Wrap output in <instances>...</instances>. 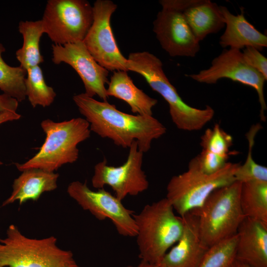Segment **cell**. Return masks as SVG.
Segmentation results:
<instances>
[{"mask_svg":"<svg viewBox=\"0 0 267 267\" xmlns=\"http://www.w3.org/2000/svg\"><path fill=\"white\" fill-rule=\"evenodd\" d=\"M73 99L90 131L117 146L129 148L136 141L139 149L145 153L152 141L166 132V127L153 116L123 112L107 101H98L85 93L75 95Z\"/></svg>","mask_w":267,"mask_h":267,"instance_id":"obj_1","label":"cell"},{"mask_svg":"<svg viewBox=\"0 0 267 267\" xmlns=\"http://www.w3.org/2000/svg\"><path fill=\"white\" fill-rule=\"evenodd\" d=\"M127 69L141 75L151 88L160 94L168 103L172 120L179 130L198 131L214 117L215 111L206 105L204 109L193 107L186 104L165 75L161 60L147 52L129 54Z\"/></svg>","mask_w":267,"mask_h":267,"instance_id":"obj_2","label":"cell"},{"mask_svg":"<svg viewBox=\"0 0 267 267\" xmlns=\"http://www.w3.org/2000/svg\"><path fill=\"white\" fill-rule=\"evenodd\" d=\"M134 218L141 261L159 265L165 254L180 238L183 223L169 201L163 198L146 205Z\"/></svg>","mask_w":267,"mask_h":267,"instance_id":"obj_3","label":"cell"},{"mask_svg":"<svg viewBox=\"0 0 267 267\" xmlns=\"http://www.w3.org/2000/svg\"><path fill=\"white\" fill-rule=\"evenodd\" d=\"M41 126L45 134V140L31 159L15 164L21 172L39 169L54 172L64 164L74 163L79 157L78 145L90 136L89 123L80 117L59 122L46 119Z\"/></svg>","mask_w":267,"mask_h":267,"instance_id":"obj_4","label":"cell"},{"mask_svg":"<svg viewBox=\"0 0 267 267\" xmlns=\"http://www.w3.org/2000/svg\"><path fill=\"white\" fill-rule=\"evenodd\" d=\"M51 236L42 239L29 238L14 224L0 238V267H82L71 251L57 246Z\"/></svg>","mask_w":267,"mask_h":267,"instance_id":"obj_5","label":"cell"},{"mask_svg":"<svg viewBox=\"0 0 267 267\" xmlns=\"http://www.w3.org/2000/svg\"><path fill=\"white\" fill-rule=\"evenodd\" d=\"M241 187V183L235 181L220 187L200 208L191 210L198 217L200 237L208 248L237 234L245 218L240 203Z\"/></svg>","mask_w":267,"mask_h":267,"instance_id":"obj_6","label":"cell"},{"mask_svg":"<svg viewBox=\"0 0 267 267\" xmlns=\"http://www.w3.org/2000/svg\"><path fill=\"white\" fill-rule=\"evenodd\" d=\"M240 165L228 162L222 169L211 175L188 165L187 171L170 179L165 198L181 217L200 208L216 189L234 182L235 174Z\"/></svg>","mask_w":267,"mask_h":267,"instance_id":"obj_7","label":"cell"},{"mask_svg":"<svg viewBox=\"0 0 267 267\" xmlns=\"http://www.w3.org/2000/svg\"><path fill=\"white\" fill-rule=\"evenodd\" d=\"M93 8L85 0H48L43 18L44 33L54 44L83 41L93 22Z\"/></svg>","mask_w":267,"mask_h":267,"instance_id":"obj_8","label":"cell"},{"mask_svg":"<svg viewBox=\"0 0 267 267\" xmlns=\"http://www.w3.org/2000/svg\"><path fill=\"white\" fill-rule=\"evenodd\" d=\"M67 191L80 206L97 220H110L120 235L135 237L137 227L133 216L134 212L126 208L115 196L104 188L92 190L87 181H73L68 185Z\"/></svg>","mask_w":267,"mask_h":267,"instance_id":"obj_9","label":"cell"},{"mask_svg":"<svg viewBox=\"0 0 267 267\" xmlns=\"http://www.w3.org/2000/svg\"><path fill=\"white\" fill-rule=\"evenodd\" d=\"M143 153L134 141L129 147L126 162L122 165H108L105 159L98 163L94 168L92 186L98 189L110 186L121 201L128 195L136 196L145 191L148 188L149 181L142 168Z\"/></svg>","mask_w":267,"mask_h":267,"instance_id":"obj_10","label":"cell"},{"mask_svg":"<svg viewBox=\"0 0 267 267\" xmlns=\"http://www.w3.org/2000/svg\"><path fill=\"white\" fill-rule=\"evenodd\" d=\"M93 19L83 43L95 61L108 71L127 72V58L121 52L111 26V17L117 5L110 0H97Z\"/></svg>","mask_w":267,"mask_h":267,"instance_id":"obj_11","label":"cell"},{"mask_svg":"<svg viewBox=\"0 0 267 267\" xmlns=\"http://www.w3.org/2000/svg\"><path fill=\"white\" fill-rule=\"evenodd\" d=\"M186 76L197 82L207 84H216L221 79H229L253 88L258 94L260 104L261 119L266 121L265 112L267 108L264 86L267 80L246 63L240 50L224 49L213 59L209 68Z\"/></svg>","mask_w":267,"mask_h":267,"instance_id":"obj_12","label":"cell"},{"mask_svg":"<svg viewBox=\"0 0 267 267\" xmlns=\"http://www.w3.org/2000/svg\"><path fill=\"white\" fill-rule=\"evenodd\" d=\"M162 9L153 21V32L162 48L171 56L194 57L200 50L177 0H161Z\"/></svg>","mask_w":267,"mask_h":267,"instance_id":"obj_13","label":"cell"},{"mask_svg":"<svg viewBox=\"0 0 267 267\" xmlns=\"http://www.w3.org/2000/svg\"><path fill=\"white\" fill-rule=\"evenodd\" d=\"M52 61L55 64L65 63L71 66L83 82L85 93L97 95L103 101L108 98L105 85L108 84L109 71L93 58L83 41L64 45H52Z\"/></svg>","mask_w":267,"mask_h":267,"instance_id":"obj_14","label":"cell"},{"mask_svg":"<svg viewBox=\"0 0 267 267\" xmlns=\"http://www.w3.org/2000/svg\"><path fill=\"white\" fill-rule=\"evenodd\" d=\"M181 218L182 234L164 256L159 267H198L209 249L200 237L198 216L190 211Z\"/></svg>","mask_w":267,"mask_h":267,"instance_id":"obj_15","label":"cell"},{"mask_svg":"<svg viewBox=\"0 0 267 267\" xmlns=\"http://www.w3.org/2000/svg\"><path fill=\"white\" fill-rule=\"evenodd\" d=\"M237 236L235 259L250 267H267V225L245 218Z\"/></svg>","mask_w":267,"mask_h":267,"instance_id":"obj_16","label":"cell"},{"mask_svg":"<svg viewBox=\"0 0 267 267\" xmlns=\"http://www.w3.org/2000/svg\"><path fill=\"white\" fill-rule=\"evenodd\" d=\"M193 34L200 42L225 27L220 6L210 0H177Z\"/></svg>","mask_w":267,"mask_h":267,"instance_id":"obj_17","label":"cell"},{"mask_svg":"<svg viewBox=\"0 0 267 267\" xmlns=\"http://www.w3.org/2000/svg\"><path fill=\"white\" fill-rule=\"evenodd\" d=\"M225 21V30L220 37L219 44L223 48L240 50L253 47L259 51L267 46V37L260 32L245 18L244 11L234 15L227 7L220 6Z\"/></svg>","mask_w":267,"mask_h":267,"instance_id":"obj_18","label":"cell"},{"mask_svg":"<svg viewBox=\"0 0 267 267\" xmlns=\"http://www.w3.org/2000/svg\"><path fill=\"white\" fill-rule=\"evenodd\" d=\"M22 172L14 180L12 192L3 202L2 207L17 201L19 205L29 200L37 201L43 193L53 191L57 187V173L39 169H30Z\"/></svg>","mask_w":267,"mask_h":267,"instance_id":"obj_19","label":"cell"},{"mask_svg":"<svg viewBox=\"0 0 267 267\" xmlns=\"http://www.w3.org/2000/svg\"><path fill=\"white\" fill-rule=\"evenodd\" d=\"M106 92L108 97L113 96L126 102L136 115L152 116V108L158 102L136 87L126 71L114 72Z\"/></svg>","mask_w":267,"mask_h":267,"instance_id":"obj_20","label":"cell"},{"mask_svg":"<svg viewBox=\"0 0 267 267\" xmlns=\"http://www.w3.org/2000/svg\"><path fill=\"white\" fill-rule=\"evenodd\" d=\"M18 30L22 35V47L16 51V57L20 66L27 70L44 62V57L40 50V39L44 33L43 23L40 20L20 21Z\"/></svg>","mask_w":267,"mask_h":267,"instance_id":"obj_21","label":"cell"},{"mask_svg":"<svg viewBox=\"0 0 267 267\" xmlns=\"http://www.w3.org/2000/svg\"><path fill=\"white\" fill-rule=\"evenodd\" d=\"M240 203L245 218L267 225V182L241 183Z\"/></svg>","mask_w":267,"mask_h":267,"instance_id":"obj_22","label":"cell"},{"mask_svg":"<svg viewBox=\"0 0 267 267\" xmlns=\"http://www.w3.org/2000/svg\"><path fill=\"white\" fill-rule=\"evenodd\" d=\"M25 86L26 97L33 107L38 105L45 107L53 102L56 92L52 87L46 84L39 65L27 70Z\"/></svg>","mask_w":267,"mask_h":267,"instance_id":"obj_23","label":"cell"},{"mask_svg":"<svg viewBox=\"0 0 267 267\" xmlns=\"http://www.w3.org/2000/svg\"><path fill=\"white\" fill-rule=\"evenodd\" d=\"M5 48L0 43V89L18 102L25 100L26 89L25 81L27 71L20 66L12 67L3 60L1 54Z\"/></svg>","mask_w":267,"mask_h":267,"instance_id":"obj_24","label":"cell"},{"mask_svg":"<svg viewBox=\"0 0 267 267\" xmlns=\"http://www.w3.org/2000/svg\"><path fill=\"white\" fill-rule=\"evenodd\" d=\"M261 128L259 123L253 125L246 134L248 142V154L245 163L240 165L235 172V181L241 183L250 181L267 182V168L257 163L252 157L255 138Z\"/></svg>","mask_w":267,"mask_h":267,"instance_id":"obj_25","label":"cell"},{"mask_svg":"<svg viewBox=\"0 0 267 267\" xmlns=\"http://www.w3.org/2000/svg\"><path fill=\"white\" fill-rule=\"evenodd\" d=\"M237 234L209 248L198 267H230L235 259Z\"/></svg>","mask_w":267,"mask_h":267,"instance_id":"obj_26","label":"cell"},{"mask_svg":"<svg viewBox=\"0 0 267 267\" xmlns=\"http://www.w3.org/2000/svg\"><path fill=\"white\" fill-rule=\"evenodd\" d=\"M233 145L232 137L218 124L212 129H208L201 137L200 145L202 150L226 157L237 154L236 151H230Z\"/></svg>","mask_w":267,"mask_h":267,"instance_id":"obj_27","label":"cell"},{"mask_svg":"<svg viewBox=\"0 0 267 267\" xmlns=\"http://www.w3.org/2000/svg\"><path fill=\"white\" fill-rule=\"evenodd\" d=\"M228 158L202 150L199 155L190 161L188 165L204 174L211 175L222 169L228 162Z\"/></svg>","mask_w":267,"mask_h":267,"instance_id":"obj_28","label":"cell"},{"mask_svg":"<svg viewBox=\"0 0 267 267\" xmlns=\"http://www.w3.org/2000/svg\"><path fill=\"white\" fill-rule=\"evenodd\" d=\"M242 52L246 63L267 80V58L253 47H246Z\"/></svg>","mask_w":267,"mask_h":267,"instance_id":"obj_29","label":"cell"},{"mask_svg":"<svg viewBox=\"0 0 267 267\" xmlns=\"http://www.w3.org/2000/svg\"><path fill=\"white\" fill-rule=\"evenodd\" d=\"M18 102L16 99L6 94H0V112H16Z\"/></svg>","mask_w":267,"mask_h":267,"instance_id":"obj_30","label":"cell"},{"mask_svg":"<svg viewBox=\"0 0 267 267\" xmlns=\"http://www.w3.org/2000/svg\"><path fill=\"white\" fill-rule=\"evenodd\" d=\"M21 118V115L17 112H0V124L8 121L17 120ZM3 163L0 161V165Z\"/></svg>","mask_w":267,"mask_h":267,"instance_id":"obj_31","label":"cell"},{"mask_svg":"<svg viewBox=\"0 0 267 267\" xmlns=\"http://www.w3.org/2000/svg\"><path fill=\"white\" fill-rule=\"evenodd\" d=\"M126 267H159V266L158 265L151 264L147 262L141 260L140 263L136 266H134L132 265H129L127 266Z\"/></svg>","mask_w":267,"mask_h":267,"instance_id":"obj_32","label":"cell"},{"mask_svg":"<svg viewBox=\"0 0 267 267\" xmlns=\"http://www.w3.org/2000/svg\"><path fill=\"white\" fill-rule=\"evenodd\" d=\"M230 267H250L247 264L235 259Z\"/></svg>","mask_w":267,"mask_h":267,"instance_id":"obj_33","label":"cell"}]
</instances>
